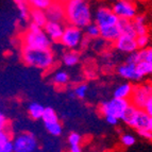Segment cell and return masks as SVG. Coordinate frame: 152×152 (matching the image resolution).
<instances>
[{"mask_svg":"<svg viewBox=\"0 0 152 152\" xmlns=\"http://www.w3.org/2000/svg\"><path fill=\"white\" fill-rule=\"evenodd\" d=\"M65 20L68 25L83 29L93 20V14L87 1L84 0H67L64 2Z\"/></svg>","mask_w":152,"mask_h":152,"instance_id":"cell-1","label":"cell"},{"mask_svg":"<svg viewBox=\"0 0 152 152\" xmlns=\"http://www.w3.org/2000/svg\"><path fill=\"white\" fill-rule=\"evenodd\" d=\"M21 60L26 65L35 67L39 70H49L54 65L56 56L51 48L35 49L21 47Z\"/></svg>","mask_w":152,"mask_h":152,"instance_id":"cell-2","label":"cell"},{"mask_svg":"<svg viewBox=\"0 0 152 152\" xmlns=\"http://www.w3.org/2000/svg\"><path fill=\"white\" fill-rule=\"evenodd\" d=\"M21 45L23 47L35 49H47L51 48L52 41L48 37L43 28L37 25L30 23L28 30L21 36Z\"/></svg>","mask_w":152,"mask_h":152,"instance_id":"cell-3","label":"cell"},{"mask_svg":"<svg viewBox=\"0 0 152 152\" xmlns=\"http://www.w3.org/2000/svg\"><path fill=\"white\" fill-rule=\"evenodd\" d=\"M149 119V115L144 110L134 107L132 104H130L129 107L126 109L121 118H120V120H122L126 124L136 130L147 128Z\"/></svg>","mask_w":152,"mask_h":152,"instance_id":"cell-4","label":"cell"},{"mask_svg":"<svg viewBox=\"0 0 152 152\" xmlns=\"http://www.w3.org/2000/svg\"><path fill=\"white\" fill-rule=\"evenodd\" d=\"M130 100L129 99H122V98H116L113 97L112 99L104 101L100 104L99 107V112L101 113L103 116H115L117 118H121L124 112L126 111L128 107L130 105Z\"/></svg>","mask_w":152,"mask_h":152,"instance_id":"cell-5","label":"cell"},{"mask_svg":"<svg viewBox=\"0 0 152 152\" xmlns=\"http://www.w3.org/2000/svg\"><path fill=\"white\" fill-rule=\"evenodd\" d=\"M83 37L84 35L82 29L78 28L76 26L68 25L64 28L60 44L66 49H78L81 46Z\"/></svg>","mask_w":152,"mask_h":152,"instance_id":"cell-6","label":"cell"},{"mask_svg":"<svg viewBox=\"0 0 152 152\" xmlns=\"http://www.w3.org/2000/svg\"><path fill=\"white\" fill-rule=\"evenodd\" d=\"M15 152H34L38 150V142L34 134L30 132H23L13 140Z\"/></svg>","mask_w":152,"mask_h":152,"instance_id":"cell-7","label":"cell"},{"mask_svg":"<svg viewBox=\"0 0 152 152\" xmlns=\"http://www.w3.org/2000/svg\"><path fill=\"white\" fill-rule=\"evenodd\" d=\"M152 96V85L151 83H142L133 85L131 96L129 100L132 105L142 109L148 99Z\"/></svg>","mask_w":152,"mask_h":152,"instance_id":"cell-8","label":"cell"},{"mask_svg":"<svg viewBox=\"0 0 152 152\" xmlns=\"http://www.w3.org/2000/svg\"><path fill=\"white\" fill-rule=\"evenodd\" d=\"M111 9L118 18H126L132 20L137 14L136 5L133 3V1L129 0H117L113 3Z\"/></svg>","mask_w":152,"mask_h":152,"instance_id":"cell-9","label":"cell"},{"mask_svg":"<svg viewBox=\"0 0 152 152\" xmlns=\"http://www.w3.org/2000/svg\"><path fill=\"white\" fill-rule=\"evenodd\" d=\"M119 18L117 17L111 8L107 7H100L97 9L96 13H95V21L100 29L101 28H107V27H111V26H115L118 23Z\"/></svg>","mask_w":152,"mask_h":152,"instance_id":"cell-10","label":"cell"},{"mask_svg":"<svg viewBox=\"0 0 152 152\" xmlns=\"http://www.w3.org/2000/svg\"><path fill=\"white\" fill-rule=\"evenodd\" d=\"M136 36H130V35H124V34H120V36L117 38L114 43L115 48L118 51L122 52V53H131L134 51L138 50L136 43Z\"/></svg>","mask_w":152,"mask_h":152,"instance_id":"cell-11","label":"cell"},{"mask_svg":"<svg viewBox=\"0 0 152 152\" xmlns=\"http://www.w3.org/2000/svg\"><path fill=\"white\" fill-rule=\"evenodd\" d=\"M48 20L60 21L63 23L65 20V10H64V2L61 0H53L52 3L45 10Z\"/></svg>","mask_w":152,"mask_h":152,"instance_id":"cell-12","label":"cell"},{"mask_svg":"<svg viewBox=\"0 0 152 152\" xmlns=\"http://www.w3.org/2000/svg\"><path fill=\"white\" fill-rule=\"evenodd\" d=\"M64 28L65 27H64L63 23L48 20L43 29L46 34L48 35V37L52 41V43H60L62 35H63Z\"/></svg>","mask_w":152,"mask_h":152,"instance_id":"cell-13","label":"cell"},{"mask_svg":"<svg viewBox=\"0 0 152 152\" xmlns=\"http://www.w3.org/2000/svg\"><path fill=\"white\" fill-rule=\"evenodd\" d=\"M117 74L121 78L129 80V81H138L142 79V76L138 74L135 64L124 63L117 67Z\"/></svg>","mask_w":152,"mask_h":152,"instance_id":"cell-14","label":"cell"},{"mask_svg":"<svg viewBox=\"0 0 152 152\" xmlns=\"http://www.w3.org/2000/svg\"><path fill=\"white\" fill-rule=\"evenodd\" d=\"M120 31L117 27V25L107 27V28L100 29V37L107 42V43L114 44L115 41L120 36Z\"/></svg>","mask_w":152,"mask_h":152,"instance_id":"cell-15","label":"cell"},{"mask_svg":"<svg viewBox=\"0 0 152 152\" xmlns=\"http://www.w3.org/2000/svg\"><path fill=\"white\" fill-rule=\"evenodd\" d=\"M29 20L37 25L38 27L44 28L45 25L48 21V18L46 15V12L44 10H37V9H31L30 14H29Z\"/></svg>","mask_w":152,"mask_h":152,"instance_id":"cell-16","label":"cell"},{"mask_svg":"<svg viewBox=\"0 0 152 152\" xmlns=\"http://www.w3.org/2000/svg\"><path fill=\"white\" fill-rule=\"evenodd\" d=\"M117 27H118L121 34L130 36H136V32H135L134 26H133V21L131 19L119 18L118 23H117Z\"/></svg>","mask_w":152,"mask_h":152,"instance_id":"cell-17","label":"cell"},{"mask_svg":"<svg viewBox=\"0 0 152 152\" xmlns=\"http://www.w3.org/2000/svg\"><path fill=\"white\" fill-rule=\"evenodd\" d=\"M80 62V54L76 49H68L62 56V63L67 67L76 66Z\"/></svg>","mask_w":152,"mask_h":152,"instance_id":"cell-18","label":"cell"},{"mask_svg":"<svg viewBox=\"0 0 152 152\" xmlns=\"http://www.w3.org/2000/svg\"><path fill=\"white\" fill-rule=\"evenodd\" d=\"M133 26H134L136 35L140 34H148V27H147V20H146V16L142 14H136L133 19Z\"/></svg>","mask_w":152,"mask_h":152,"instance_id":"cell-19","label":"cell"},{"mask_svg":"<svg viewBox=\"0 0 152 152\" xmlns=\"http://www.w3.org/2000/svg\"><path fill=\"white\" fill-rule=\"evenodd\" d=\"M132 89H133V85L130 82H124V83H121L115 88L113 96L116 97V98L129 99L130 96H131Z\"/></svg>","mask_w":152,"mask_h":152,"instance_id":"cell-20","label":"cell"},{"mask_svg":"<svg viewBox=\"0 0 152 152\" xmlns=\"http://www.w3.org/2000/svg\"><path fill=\"white\" fill-rule=\"evenodd\" d=\"M82 136L77 132H71L68 135V144L69 150L71 152H80L82 150L81 148Z\"/></svg>","mask_w":152,"mask_h":152,"instance_id":"cell-21","label":"cell"},{"mask_svg":"<svg viewBox=\"0 0 152 152\" xmlns=\"http://www.w3.org/2000/svg\"><path fill=\"white\" fill-rule=\"evenodd\" d=\"M16 7L19 12V16L23 21L29 20V14H30V5L28 3V0H14Z\"/></svg>","mask_w":152,"mask_h":152,"instance_id":"cell-22","label":"cell"},{"mask_svg":"<svg viewBox=\"0 0 152 152\" xmlns=\"http://www.w3.org/2000/svg\"><path fill=\"white\" fill-rule=\"evenodd\" d=\"M45 107L38 102H32L28 107V114L33 120H38L42 118Z\"/></svg>","mask_w":152,"mask_h":152,"instance_id":"cell-23","label":"cell"},{"mask_svg":"<svg viewBox=\"0 0 152 152\" xmlns=\"http://www.w3.org/2000/svg\"><path fill=\"white\" fill-rule=\"evenodd\" d=\"M84 34L91 39H96L100 37V28L96 23H89L86 27H84Z\"/></svg>","mask_w":152,"mask_h":152,"instance_id":"cell-24","label":"cell"},{"mask_svg":"<svg viewBox=\"0 0 152 152\" xmlns=\"http://www.w3.org/2000/svg\"><path fill=\"white\" fill-rule=\"evenodd\" d=\"M87 91H88V85L86 83H80L74 88V91L70 93V98L75 99H84L86 97Z\"/></svg>","mask_w":152,"mask_h":152,"instance_id":"cell-25","label":"cell"},{"mask_svg":"<svg viewBox=\"0 0 152 152\" xmlns=\"http://www.w3.org/2000/svg\"><path fill=\"white\" fill-rule=\"evenodd\" d=\"M69 80H70V77L69 75L64 70H58L56 71V74L52 77V82H53L56 85H58V86H63V85H66L68 83Z\"/></svg>","mask_w":152,"mask_h":152,"instance_id":"cell-26","label":"cell"},{"mask_svg":"<svg viewBox=\"0 0 152 152\" xmlns=\"http://www.w3.org/2000/svg\"><path fill=\"white\" fill-rule=\"evenodd\" d=\"M42 120L44 124H49V122H54L58 120V116L56 112L52 107H45L42 115Z\"/></svg>","mask_w":152,"mask_h":152,"instance_id":"cell-27","label":"cell"},{"mask_svg":"<svg viewBox=\"0 0 152 152\" xmlns=\"http://www.w3.org/2000/svg\"><path fill=\"white\" fill-rule=\"evenodd\" d=\"M45 124V128L47 130L49 134L52 135V136H61L62 132H63V128H62V124H60V121H54V122H49V124Z\"/></svg>","mask_w":152,"mask_h":152,"instance_id":"cell-28","label":"cell"},{"mask_svg":"<svg viewBox=\"0 0 152 152\" xmlns=\"http://www.w3.org/2000/svg\"><path fill=\"white\" fill-rule=\"evenodd\" d=\"M136 68L142 78L145 76H152V63L150 62L140 61L136 64Z\"/></svg>","mask_w":152,"mask_h":152,"instance_id":"cell-29","label":"cell"},{"mask_svg":"<svg viewBox=\"0 0 152 152\" xmlns=\"http://www.w3.org/2000/svg\"><path fill=\"white\" fill-rule=\"evenodd\" d=\"M53 0H28V3L31 9H37V10H44L48 8L52 3Z\"/></svg>","mask_w":152,"mask_h":152,"instance_id":"cell-30","label":"cell"},{"mask_svg":"<svg viewBox=\"0 0 152 152\" xmlns=\"http://www.w3.org/2000/svg\"><path fill=\"white\" fill-rule=\"evenodd\" d=\"M138 56L140 61H147L152 63V47H147L144 49H138Z\"/></svg>","mask_w":152,"mask_h":152,"instance_id":"cell-31","label":"cell"},{"mask_svg":"<svg viewBox=\"0 0 152 152\" xmlns=\"http://www.w3.org/2000/svg\"><path fill=\"white\" fill-rule=\"evenodd\" d=\"M136 43L138 49H144L147 48L148 45H149L150 38L148 36V34H140V35H136Z\"/></svg>","mask_w":152,"mask_h":152,"instance_id":"cell-32","label":"cell"},{"mask_svg":"<svg viewBox=\"0 0 152 152\" xmlns=\"http://www.w3.org/2000/svg\"><path fill=\"white\" fill-rule=\"evenodd\" d=\"M10 140H12V138H11V133L9 132V130H1L0 131V152H2L4 145Z\"/></svg>","mask_w":152,"mask_h":152,"instance_id":"cell-33","label":"cell"},{"mask_svg":"<svg viewBox=\"0 0 152 152\" xmlns=\"http://www.w3.org/2000/svg\"><path fill=\"white\" fill-rule=\"evenodd\" d=\"M121 144L124 147H132L135 144V137L132 134H124L121 136Z\"/></svg>","mask_w":152,"mask_h":152,"instance_id":"cell-34","label":"cell"},{"mask_svg":"<svg viewBox=\"0 0 152 152\" xmlns=\"http://www.w3.org/2000/svg\"><path fill=\"white\" fill-rule=\"evenodd\" d=\"M140 61V56H138V51L137 50L134 51V52H131V53H128L127 58H126V63L135 64L136 65Z\"/></svg>","mask_w":152,"mask_h":152,"instance_id":"cell-35","label":"cell"},{"mask_svg":"<svg viewBox=\"0 0 152 152\" xmlns=\"http://www.w3.org/2000/svg\"><path fill=\"white\" fill-rule=\"evenodd\" d=\"M137 132H138V134H140L142 138H145V140H152V132L150 131L148 128L137 130Z\"/></svg>","mask_w":152,"mask_h":152,"instance_id":"cell-36","label":"cell"},{"mask_svg":"<svg viewBox=\"0 0 152 152\" xmlns=\"http://www.w3.org/2000/svg\"><path fill=\"white\" fill-rule=\"evenodd\" d=\"M142 110H144V111L149 115V117H152V96L148 99L147 101H146V103H145Z\"/></svg>","mask_w":152,"mask_h":152,"instance_id":"cell-37","label":"cell"},{"mask_svg":"<svg viewBox=\"0 0 152 152\" xmlns=\"http://www.w3.org/2000/svg\"><path fill=\"white\" fill-rule=\"evenodd\" d=\"M8 126H9V121L7 119V117L2 113H0V131L8 129Z\"/></svg>","mask_w":152,"mask_h":152,"instance_id":"cell-38","label":"cell"},{"mask_svg":"<svg viewBox=\"0 0 152 152\" xmlns=\"http://www.w3.org/2000/svg\"><path fill=\"white\" fill-rule=\"evenodd\" d=\"M104 119L111 126H116L118 122H119V118H117L115 116H111V115H107V116H104Z\"/></svg>","mask_w":152,"mask_h":152,"instance_id":"cell-39","label":"cell"},{"mask_svg":"<svg viewBox=\"0 0 152 152\" xmlns=\"http://www.w3.org/2000/svg\"><path fill=\"white\" fill-rule=\"evenodd\" d=\"M14 151V146H13V140H10L3 147L2 152H12Z\"/></svg>","mask_w":152,"mask_h":152,"instance_id":"cell-40","label":"cell"},{"mask_svg":"<svg viewBox=\"0 0 152 152\" xmlns=\"http://www.w3.org/2000/svg\"><path fill=\"white\" fill-rule=\"evenodd\" d=\"M147 128L150 130V131L152 132V117H150V119H149V122H148V126Z\"/></svg>","mask_w":152,"mask_h":152,"instance_id":"cell-41","label":"cell"},{"mask_svg":"<svg viewBox=\"0 0 152 152\" xmlns=\"http://www.w3.org/2000/svg\"><path fill=\"white\" fill-rule=\"evenodd\" d=\"M61 1H63V2H65V1H67V0H61Z\"/></svg>","mask_w":152,"mask_h":152,"instance_id":"cell-42","label":"cell"},{"mask_svg":"<svg viewBox=\"0 0 152 152\" xmlns=\"http://www.w3.org/2000/svg\"><path fill=\"white\" fill-rule=\"evenodd\" d=\"M129 1H133V0H129Z\"/></svg>","mask_w":152,"mask_h":152,"instance_id":"cell-43","label":"cell"},{"mask_svg":"<svg viewBox=\"0 0 152 152\" xmlns=\"http://www.w3.org/2000/svg\"><path fill=\"white\" fill-rule=\"evenodd\" d=\"M84 1H87V0H84Z\"/></svg>","mask_w":152,"mask_h":152,"instance_id":"cell-44","label":"cell"},{"mask_svg":"<svg viewBox=\"0 0 152 152\" xmlns=\"http://www.w3.org/2000/svg\"><path fill=\"white\" fill-rule=\"evenodd\" d=\"M151 85H152V81H151Z\"/></svg>","mask_w":152,"mask_h":152,"instance_id":"cell-45","label":"cell"}]
</instances>
